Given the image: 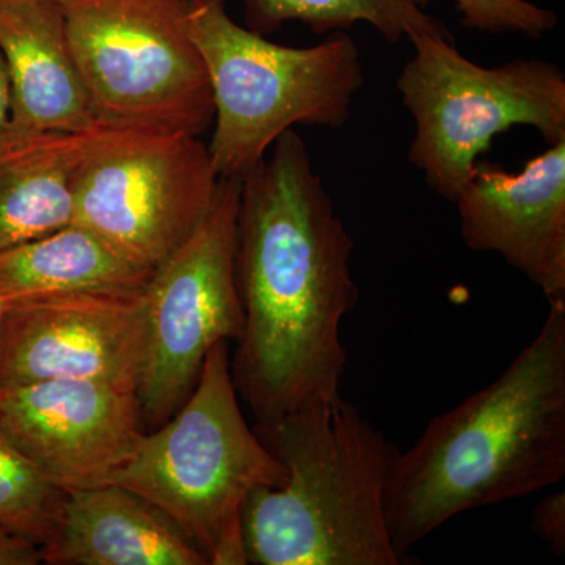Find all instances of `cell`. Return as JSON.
I'll list each match as a JSON object with an SVG mask.
<instances>
[{
    "instance_id": "cell-1",
    "label": "cell",
    "mask_w": 565,
    "mask_h": 565,
    "mask_svg": "<svg viewBox=\"0 0 565 565\" xmlns=\"http://www.w3.org/2000/svg\"><path fill=\"white\" fill-rule=\"evenodd\" d=\"M353 241L299 132L281 134L241 178L236 277L244 329L232 362L237 393L267 423L341 396V326L359 300Z\"/></svg>"
},
{
    "instance_id": "cell-2",
    "label": "cell",
    "mask_w": 565,
    "mask_h": 565,
    "mask_svg": "<svg viewBox=\"0 0 565 565\" xmlns=\"http://www.w3.org/2000/svg\"><path fill=\"white\" fill-rule=\"evenodd\" d=\"M565 476V302L492 384L438 415L397 455L386 489L394 548L455 516L559 484ZM407 563V561H405Z\"/></svg>"
},
{
    "instance_id": "cell-3",
    "label": "cell",
    "mask_w": 565,
    "mask_h": 565,
    "mask_svg": "<svg viewBox=\"0 0 565 565\" xmlns=\"http://www.w3.org/2000/svg\"><path fill=\"white\" fill-rule=\"evenodd\" d=\"M288 478L248 498L247 564L401 565L386 516L396 446L343 397L256 423Z\"/></svg>"
},
{
    "instance_id": "cell-4",
    "label": "cell",
    "mask_w": 565,
    "mask_h": 565,
    "mask_svg": "<svg viewBox=\"0 0 565 565\" xmlns=\"http://www.w3.org/2000/svg\"><path fill=\"white\" fill-rule=\"evenodd\" d=\"M286 478L285 465L245 422L225 341L207 353L188 399L143 434L111 482L161 509L207 564L245 565V504Z\"/></svg>"
},
{
    "instance_id": "cell-5",
    "label": "cell",
    "mask_w": 565,
    "mask_h": 565,
    "mask_svg": "<svg viewBox=\"0 0 565 565\" xmlns=\"http://www.w3.org/2000/svg\"><path fill=\"white\" fill-rule=\"evenodd\" d=\"M189 31L210 77L218 178H241L294 126L340 129L362 90V54L333 32L311 47H288L234 22L225 0H189Z\"/></svg>"
},
{
    "instance_id": "cell-6",
    "label": "cell",
    "mask_w": 565,
    "mask_h": 565,
    "mask_svg": "<svg viewBox=\"0 0 565 565\" xmlns=\"http://www.w3.org/2000/svg\"><path fill=\"white\" fill-rule=\"evenodd\" d=\"M396 87L414 115L408 159L438 195L456 202L498 134L537 129L548 145L565 140V74L556 63L519 58L481 66L449 36L423 35Z\"/></svg>"
},
{
    "instance_id": "cell-7",
    "label": "cell",
    "mask_w": 565,
    "mask_h": 565,
    "mask_svg": "<svg viewBox=\"0 0 565 565\" xmlns=\"http://www.w3.org/2000/svg\"><path fill=\"white\" fill-rule=\"evenodd\" d=\"M99 118L202 136L214 121L189 0H58Z\"/></svg>"
},
{
    "instance_id": "cell-8",
    "label": "cell",
    "mask_w": 565,
    "mask_h": 565,
    "mask_svg": "<svg viewBox=\"0 0 565 565\" xmlns=\"http://www.w3.org/2000/svg\"><path fill=\"white\" fill-rule=\"evenodd\" d=\"M241 180L221 178L206 217L152 273L147 291V356L137 396L143 424L166 423L188 399L207 353L241 338L236 277Z\"/></svg>"
},
{
    "instance_id": "cell-9",
    "label": "cell",
    "mask_w": 565,
    "mask_h": 565,
    "mask_svg": "<svg viewBox=\"0 0 565 565\" xmlns=\"http://www.w3.org/2000/svg\"><path fill=\"white\" fill-rule=\"evenodd\" d=\"M218 180L200 136L121 125L84 174L73 223L154 273L206 217Z\"/></svg>"
},
{
    "instance_id": "cell-10",
    "label": "cell",
    "mask_w": 565,
    "mask_h": 565,
    "mask_svg": "<svg viewBox=\"0 0 565 565\" xmlns=\"http://www.w3.org/2000/svg\"><path fill=\"white\" fill-rule=\"evenodd\" d=\"M145 291L3 305L0 388L61 379L137 388L147 356Z\"/></svg>"
},
{
    "instance_id": "cell-11",
    "label": "cell",
    "mask_w": 565,
    "mask_h": 565,
    "mask_svg": "<svg viewBox=\"0 0 565 565\" xmlns=\"http://www.w3.org/2000/svg\"><path fill=\"white\" fill-rule=\"evenodd\" d=\"M143 426L134 386L61 379L0 388V433L66 493L109 484Z\"/></svg>"
},
{
    "instance_id": "cell-12",
    "label": "cell",
    "mask_w": 565,
    "mask_h": 565,
    "mask_svg": "<svg viewBox=\"0 0 565 565\" xmlns=\"http://www.w3.org/2000/svg\"><path fill=\"white\" fill-rule=\"evenodd\" d=\"M455 203L468 248L497 253L548 303L565 302V140L516 173L479 159Z\"/></svg>"
},
{
    "instance_id": "cell-13",
    "label": "cell",
    "mask_w": 565,
    "mask_h": 565,
    "mask_svg": "<svg viewBox=\"0 0 565 565\" xmlns=\"http://www.w3.org/2000/svg\"><path fill=\"white\" fill-rule=\"evenodd\" d=\"M13 132H81L103 122L71 51L58 0L0 6Z\"/></svg>"
},
{
    "instance_id": "cell-14",
    "label": "cell",
    "mask_w": 565,
    "mask_h": 565,
    "mask_svg": "<svg viewBox=\"0 0 565 565\" xmlns=\"http://www.w3.org/2000/svg\"><path fill=\"white\" fill-rule=\"evenodd\" d=\"M40 550L51 565H210L169 515L115 482L66 493Z\"/></svg>"
},
{
    "instance_id": "cell-15",
    "label": "cell",
    "mask_w": 565,
    "mask_h": 565,
    "mask_svg": "<svg viewBox=\"0 0 565 565\" xmlns=\"http://www.w3.org/2000/svg\"><path fill=\"white\" fill-rule=\"evenodd\" d=\"M120 126L0 134V252L73 223L84 174Z\"/></svg>"
},
{
    "instance_id": "cell-16",
    "label": "cell",
    "mask_w": 565,
    "mask_h": 565,
    "mask_svg": "<svg viewBox=\"0 0 565 565\" xmlns=\"http://www.w3.org/2000/svg\"><path fill=\"white\" fill-rule=\"evenodd\" d=\"M152 270L77 223L0 252L3 305L76 294L140 292Z\"/></svg>"
},
{
    "instance_id": "cell-17",
    "label": "cell",
    "mask_w": 565,
    "mask_h": 565,
    "mask_svg": "<svg viewBox=\"0 0 565 565\" xmlns=\"http://www.w3.org/2000/svg\"><path fill=\"white\" fill-rule=\"evenodd\" d=\"M245 22L259 35L299 21L318 35L345 32L356 22L373 25L388 43L423 35L449 36L448 28L424 11L418 0H243Z\"/></svg>"
},
{
    "instance_id": "cell-18",
    "label": "cell",
    "mask_w": 565,
    "mask_h": 565,
    "mask_svg": "<svg viewBox=\"0 0 565 565\" xmlns=\"http://www.w3.org/2000/svg\"><path fill=\"white\" fill-rule=\"evenodd\" d=\"M66 492L0 433V526L39 546L50 539Z\"/></svg>"
},
{
    "instance_id": "cell-19",
    "label": "cell",
    "mask_w": 565,
    "mask_h": 565,
    "mask_svg": "<svg viewBox=\"0 0 565 565\" xmlns=\"http://www.w3.org/2000/svg\"><path fill=\"white\" fill-rule=\"evenodd\" d=\"M426 6L430 0H418ZM467 29L484 33H523L541 39L557 24L553 11L527 0H455Z\"/></svg>"
},
{
    "instance_id": "cell-20",
    "label": "cell",
    "mask_w": 565,
    "mask_h": 565,
    "mask_svg": "<svg viewBox=\"0 0 565 565\" xmlns=\"http://www.w3.org/2000/svg\"><path fill=\"white\" fill-rule=\"evenodd\" d=\"M531 530L545 541L557 556L565 553V493L544 498L533 511Z\"/></svg>"
},
{
    "instance_id": "cell-21",
    "label": "cell",
    "mask_w": 565,
    "mask_h": 565,
    "mask_svg": "<svg viewBox=\"0 0 565 565\" xmlns=\"http://www.w3.org/2000/svg\"><path fill=\"white\" fill-rule=\"evenodd\" d=\"M43 564L40 546L0 526V565Z\"/></svg>"
},
{
    "instance_id": "cell-22",
    "label": "cell",
    "mask_w": 565,
    "mask_h": 565,
    "mask_svg": "<svg viewBox=\"0 0 565 565\" xmlns=\"http://www.w3.org/2000/svg\"><path fill=\"white\" fill-rule=\"evenodd\" d=\"M11 114V87L9 70H7L6 58L0 51V134L6 131L10 122Z\"/></svg>"
},
{
    "instance_id": "cell-23",
    "label": "cell",
    "mask_w": 565,
    "mask_h": 565,
    "mask_svg": "<svg viewBox=\"0 0 565 565\" xmlns=\"http://www.w3.org/2000/svg\"><path fill=\"white\" fill-rule=\"evenodd\" d=\"M18 2H28V0H0V6H3V3H18Z\"/></svg>"
},
{
    "instance_id": "cell-24",
    "label": "cell",
    "mask_w": 565,
    "mask_h": 565,
    "mask_svg": "<svg viewBox=\"0 0 565 565\" xmlns=\"http://www.w3.org/2000/svg\"><path fill=\"white\" fill-rule=\"evenodd\" d=\"M3 302L2 299H0V329H2V318H3Z\"/></svg>"
}]
</instances>
